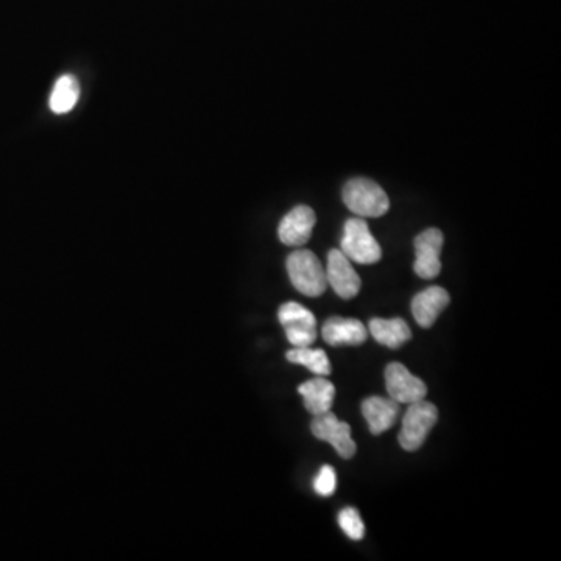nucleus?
I'll list each match as a JSON object with an SVG mask.
<instances>
[{
	"instance_id": "obj_1",
	"label": "nucleus",
	"mask_w": 561,
	"mask_h": 561,
	"mask_svg": "<svg viewBox=\"0 0 561 561\" xmlns=\"http://www.w3.org/2000/svg\"><path fill=\"white\" fill-rule=\"evenodd\" d=\"M287 273L298 292L306 297H322L328 287L322 262L309 250H298L287 258Z\"/></svg>"
},
{
	"instance_id": "obj_2",
	"label": "nucleus",
	"mask_w": 561,
	"mask_h": 561,
	"mask_svg": "<svg viewBox=\"0 0 561 561\" xmlns=\"http://www.w3.org/2000/svg\"><path fill=\"white\" fill-rule=\"evenodd\" d=\"M346 208L359 217L384 216L389 211L390 200L378 183L368 178H354L343 187Z\"/></svg>"
},
{
	"instance_id": "obj_3",
	"label": "nucleus",
	"mask_w": 561,
	"mask_h": 561,
	"mask_svg": "<svg viewBox=\"0 0 561 561\" xmlns=\"http://www.w3.org/2000/svg\"><path fill=\"white\" fill-rule=\"evenodd\" d=\"M437 420L438 410L434 404L427 403L424 399L409 404V409L403 418V427L398 435L401 448L410 452L420 449Z\"/></svg>"
},
{
	"instance_id": "obj_4",
	"label": "nucleus",
	"mask_w": 561,
	"mask_h": 561,
	"mask_svg": "<svg viewBox=\"0 0 561 561\" xmlns=\"http://www.w3.org/2000/svg\"><path fill=\"white\" fill-rule=\"evenodd\" d=\"M342 253L357 264H376L381 261L382 250L378 240L374 239L367 222L362 219H350L345 223L342 237Z\"/></svg>"
},
{
	"instance_id": "obj_5",
	"label": "nucleus",
	"mask_w": 561,
	"mask_h": 561,
	"mask_svg": "<svg viewBox=\"0 0 561 561\" xmlns=\"http://www.w3.org/2000/svg\"><path fill=\"white\" fill-rule=\"evenodd\" d=\"M279 323L286 329L287 340L293 348L311 346L317 339V320L309 309L301 304L284 303L279 307Z\"/></svg>"
},
{
	"instance_id": "obj_6",
	"label": "nucleus",
	"mask_w": 561,
	"mask_h": 561,
	"mask_svg": "<svg viewBox=\"0 0 561 561\" xmlns=\"http://www.w3.org/2000/svg\"><path fill=\"white\" fill-rule=\"evenodd\" d=\"M311 431L318 440L331 443L342 459H351L356 454L357 446L351 438L350 424L340 421L331 410L312 420Z\"/></svg>"
},
{
	"instance_id": "obj_7",
	"label": "nucleus",
	"mask_w": 561,
	"mask_h": 561,
	"mask_svg": "<svg viewBox=\"0 0 561 561\" xmlns=\"http://www.w3.org/2000/svg\"><path fill=\"white\" fill-rule=\"evenodd\" d=\"M385 387L390 398L398 404L417 403L427 395L426 384L398 362H393L385 368Z\"/></svg>"
},
{
	"instance_id": "obj_8",
	"label": "nucleus",
	"mask_w": 561,
	"mask_h": 561,
	"mask_svg": "<svg viewBox=\"0 0 561 561\" xmlns=\"http://www.w3.org/2000/svg\"><path fill=\"white\" fill-rule=\"evenodd\" d=\"M443 242L445 237L437 228H429L415 237V264L413 270L420 278L434 279L442 270V261H440V253H442Z\"/></svg>"
},
{
	"instance_id": "obj_9",
	"label": "nucleus",
	"mask_w": 561,
	"mask_h": 561,
	"mask_svg": "<svg viewBox=\"0 0 561 561\" xmlns=\"http://www.w3.org/2000/svg\"><path fill=\"white\" fill-rule=\"evenodd\" d=\"M325 272L326 281L343 300H351L359 293L360 286H362L359 275L353 269L350 259L346 258L342 251H329L328 267Z\"/></svg>"
},
{
	"instance_id": "obj_10",
	"label": "nucleus",
	"mask_w": 561,
	"mask_h": 561,
	"mask_svg": "<svg viewBox=\"0 0 561 561\" xmlns=\"http://www.w3.org/2000/svg\"><path fill=\"white\" fill-rule=\"evenodd\" d=\"M315 222H317V217H315L314 209L304 205L297 206L279 223V240L289 247H301L311 239Z\"/></svg>"
},
{
	"instance_id": "obj_11",
	"label": "nucleus",
	"mask_w": 561,
	"mask_h": 561,
	"mask_svg": "<svg viewBox=\"0 0 561 561\" xmlns=\"http://www.w3.org/2000/svg\"><path fill=\"white\" fill-rule=\"evenodd\" d=\"M449 304V293L443 287H427L417 293L412 300V314L421 328L429 329L437 322L438 315L445 311Z\"/></svg>"
},
{
	"instance_id": "obj_12",
	"label": "nucleus",
	"mask_w": 561,
	"mask_h": 561,
	"mask_svg": "<svg viewBox=\"0 0 561 561\" xmlns=\"http://www.w3.org/2000/svg\"><path fill=\"white\" fill-rule=\"evenodd\" d=\"M322 336L332 346H357L368 339V329L356 318L331 317L323 325Z\"/></svg>"
},
{
	"instance_id": "obj_13",
	"label": "nucleus",
	"mask_w": 561,
	"mask_h": 561,
	"mask_svg": "<svg viewBox=\"0 0 561 561\" xmlns=\"http://www.w3.org/2000/svg\"><path fill=\"white\" fill-rule=\"evenodd\" d=\"M362 413L370 426L371 434L381 435L389 431L398 418L399 404L392 398L370 396L362 403Z\"/></svg>"
},
{
	"instance_id": "obj_14",
	"label": "nucleus",
	"mask_w": 561,
	"mask_h": 561,
	"mask_svg": "<svg viewBox=\"0 0 561 561\" xmlns=\"http://www.w3.org/2000/svg\"><path fill=\"white\" fill-rule=\"evenodd\" d=\"M298 393L304 398V407L314 417L329 412L336 396V387L328 379L318 376L311 381L304 382L298 387Z\"/></svg>"
},
{
	"instance_id": "obj_15",
	"label": "nucleus",
	"mask_w": 561,
	"mask_h": 561,
	"mask_svg": "<svg viewBox=\"0 0 561 561\" xmlns=\"http://www.w3.org/2000/svg\"><path fill=\"white\" fill-rule=\"evenodd\" d=\"M368 329L376 342L389 346L392 350L403 346L412 337V331L403 318H392V320L373 318Z\"/></svg>"
},
{
	"instance_id": "obj_16",
	"label": "nucleus",
	"mask_w": 561,
	"mask_h": 561,
	"mask_svg": "<svg viewBox=\"0 0 561 561\" xmlns=\"http://www.w3.org/2000/svg\"><path fill=\"white\" fill-rule=\"evenodd\" d=\"M80 99V83L74 75L68 74L58 78L50 94V110L55 114H68L74 110Z\"/></svg>"
},
{
	"instance_id": "obj_17",
	"label": "nucleus",
	"mask_w": 561,
	"mask_h": 561,
	"mask_svg": "<svg viewBox=\"0 0 561 561\" xmlns=\"http://www.w3.org/2000/svg\"><path fill=\"white\" fill-rule=\"evenodd\" d=\"M286 357L292 364L303 365L317 376L331 374V364H329L328 356L323 350H311V346L293 348V350L287 351Z\"/></svg>"
},
{
	"instance_id": "obj_18",
	"label": "nucleus",
	"mask_w": 561,
	"mask_h": 561,
	"mask_svg": "<svg viewBox=\"0 0 561 561\" xmlns=\"http://www.w3.org/2000/svg\"><path fill=\"white\" fill-rule=\"evenodd\" d=\"M339 524L343 532L346 533V537L351 538V540L359 541L364 538V523H362L359 512L353 507H346L339 513Z\"/></svg>"
},
{
	"instance_id": "obj_19",
	"label": "nucleus",
	"mask_w": 561,
	"mask_h": 561,
	"mask_svg": "<svg viewBox=\"0 0 561 561\" xmlns=\"http://www.w3.org/2000/svg\"><path fill=\"white\" fill-rule=\"evenodd\" d=\"M336 484V471L332 466L325 465L315 477L314 488L320 496H332L336 491Z\"/></svg>"
}]
</instances>
